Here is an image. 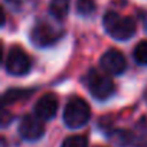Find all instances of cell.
I'll list each match as a JSON object with an SVG mask.
<instances>
[{"label": "cell", "mask_w": 147, "mask_h": 147, "mask_svg": "<svg viewBox=\"0 0 147 147\" xmlns=\"http://www.w3.org/2000/svg\"><path fill=\"white\" fill-rule=\"evenodd\" d=\"M102 23L105 32L117 40H127L136 33V22L131 18L121 16L115 12L105 13Z\"/></svg>", "instance_id": "6da1fadb"}, {"label": "cell", "mask_w": 147, "mask_h": 147, "mask_svg": "<svg viewBox=\"0 0 147 147\" xmlns=\"http://www.w3.org/2000/svg\"><path fill=\"white\" fill-rule=\"evenodd\" d=\"M91 117V110L87 101L80 97H72L65 110H63V121L69 128H80L82 127Z\"/></svg>", "instance_id": "7a4b0ae2"}, {"label": "cell", "mask_w": 147, "mask_h": 147, "mask_svg": "<svg viewBox=\"0 0 147 147\" xmlns=\"http://www.w3.org/2000/svg\"><path fill=\"white\" fill-rule=\"evenodd\" d=\"M84 84L87 85L91 95L97 100L102 101L114 94V82L111 81V78L97 69L88 71V74L84 78Z\"/></svg>", "instance_id": "3957f363"}, {"label": "cell", "mask_w": 147, "mask_h": 147, "mask_svg": "<svg viewBox=\"0 0 147 147\" xmlns=\"http://www.w3.org/2000/svg\"><path fill=\"white\" fill-rule=\"evenodd\" d=\"M62 35L63 32L61 29L46 22H39L30 32V40L39 48H46V46H52L53 43H56Z\"/></svg>", "instance_id": "277c9868"}, {"label": "cell", "mask_w": 147, "mask_h": 147, "mask_svg": "<svg viewBox=\"0 0 147 147\" xmlns=\"http://www.w3.org/2000/svg\"><path fill=\"white\" fill-rule=\"evenodd\" d=\"M6 69L9 74L16 77L25 75L30 69V58L23 49L15 46L9 51V55L6 58Z\"/></svg>", "instance_id": "5b68a950"}, {"label": "cell", "mask_w": 147, "mask_h": 147, "mask_svg": "<svg viewBox=\"0 0 147 147\" xmlns=\"http://www.w3.org/2000/svg\"><path fill=\"white\" fill-rule=\"evenodd\" d=\"M45 133V127L40 121V118L35 115H25L19 124V134L29 141L39 140Z\"/></svg>", "instance_id": "8992f818"}, {"label": "cell", "mask_w": 147, "mask_h": 147, "mask_svg": "<svg viewBox=\"0 0 147 147\" xmlns=\"http://www.w3.org/2000/svg\"><path fill=\"white\" fill-rule=\"evenodd\" d=\"M101 66L104 71L113 74V75H120L127 68V62L124 55L117 49H108L101 56Z\"/></svg>", "instance_id": "52a82bcc"}, {"label": "cell", "mask_w": 147, "mask_h": 147, "mask_svg": "<svg viewBox=\"0 0 147 147\" xmlns=\"http://www.w3.org/2000/svg\"><path fill=\"white\" fill-rule=\"evenodd\" d=\"M58 98L55 94H45L40 97L35 105V114L40 120H51L58 111Z\"/></svg>", "instance_id": "ba28073f"}, {"label": "cell", "mask_w": 147, "mask_h": 147, "mask_svg": "<svg viewBox=\"0 0 147 147\" xmlns=\"http://www.w3.org/2000/svg\"><path fill=\"white\" fill-rule=\"evenodd\" d=\"M51 13L58 20H62L66 18L69 10V0H51Z\"/></svg>", "instance_id": "9c48e42d"}, {"label": "cell", "mask_w": 147, "mask_h": 147, "mask_svg": "<svg viewBox=\"0 0 147 147\" xmlns=\"http://www.w3.org/2000/svg\"><path fill=\"white\" fill-rule=\"evenodd\" d=\"M32 91L29 90H9L5 95H3V104H10V102H16L18 100L26 98L30 95Z\"/></svg>", "instance_id": "30bf717a"}, {"label": "cell", "mask_w": 147, "mask_h": 147, "mask_svg": "<svg viewBox=\"0 0 147 147\" xmlns=\"http://www.w3.org/2000/svg\"><path fill=\"white\" fill-rule=\"evenodd\" d=\"M97 9V5H95V0H78L77 2V10L81 16H91L94 15Z\"/></svg>", "instance_id": "8fae6325"}, {"label": "cell", "mask_w": 147, "mask_h": 147, "mask_svg": "<svg viewBox=\"0 0 147 147\" xmlns=\"http://www.w3.org/2000/svg\"><path fill=\"white\" fill-rule=\"evenodd\" d=\"M134 59L140 65H147V40H141L134 48Z\"/></svg>", "instance_id": "7c38bea8"}, {"label": "cell", "mask_w": 147, "mask_h": 147, "mask_svg": "<svg viewBox=\"0 0 147 147\" xmlns=\"http://www.w3.org/2000/svg\"><path fill=\"white\" fill-rule=\"evenodd\" d=\"M61 147H88V141L84 136H71L63 140Z\"/></svg>", "instance_id": "4fadbf2b"}, {"label": "cell", "mask_w": 147, "mask_h": 147, "mask_svg": "<svg viewBox=\"0 0 147 147\" xmlns=\"http://www.w3.org/2000/svg\"><path fill=\"white\" fill-rule=\"evenodd\" d=\"M6 2L16 12H20V10H23V9H26L29 6V3L32 2V0H6Z\"/></svg>", "instance_id": "5bb4252c"}, {"label": "cell", "mask_w": 147, "mask_h": 147, "mask_svg": "<svg viewBox=\"0 0 147 147\" xmlns=\"http://www.w3.org/2000/svg\"><path fill=\"white\" fill-rule=\"evenodd\" d=\"M12 120V114H9L6 110H3V114H2V124L6 127L9 124V121Z\"/></svg>", "instance_id": "9a60e30c"}, {"label": "cell", "mask_w": 147, "mask_h": 147, "mask_svg": "<svg viewBox=\"0 0 147 147\" xmlns=\"http://www.w3.org/2000/svg\"><path fill=\"white\" fill-rule=\"evenodd\" d=\"M144 97H146V101H147V91H146V94H144Z\"/></svg>", "instance_id": "2e32d148"}]
</instances>
